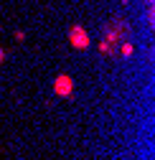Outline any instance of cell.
<instances>
[{
  "mask_svg": "<svg viewBox=\"0 0 155 160\" xmlns=\"http://www.w3.org/2000/svg\"><path fill=\"white\" fill-rule=\"evenodd\" d=\"M69 89H71V79L61 76L59 82H56V92H59V94H69Z\"/></svg>",
  "mask_w": 155,
  "mask_h": 160,
  "instance_id": "cell-2",
  "label": "cell"
},
{
  "mask_svg": "<svg viewBox=\"0 0 155 160\" xmlns=\"http://www.w3.org/2000/svg\"><path fill=\"white\" fill-rule=\"evenodd\" d=\"M71 41H74V46H82V48H87V46H89V38L84 36V31H82V28H74V31H71Z\"/></svg>",
  "mask_w": 155,
  "mask_h": 160,
  "instance_id": "cell-1",
  "label": "cell"
}]
</instances>
